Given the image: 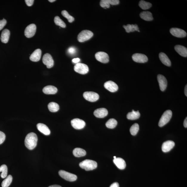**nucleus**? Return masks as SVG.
Here are the masks:
<instances>
[{"label": "nucleus", "mask_w": 187, "mask_h": 187, "mask_svg": "<svg viewBox=\"0 0 187 187\" xmlns=\"http://www.w3.org/2000/svg\"><path fill=\"white\" fill-rule=\"evenodd\" d=\"M38 140L37 135L35 133H29L25 137L24 143L26 147L29 150L33 149L37 145Z\"/></svg>", "instance_id": "f257e3e1"}, {"label": "nucleus", "mask_w": 187, "mask_h": 187, "mask_svg": "<svg viewBox=\"0 0 187 187\" xmlns=\"http://www.w3.org/2000/svg\"><path fill=\"white\" fill-rule=\"evenodd\" d=\"M79 166L86 171L93 170L97 167L98 164L95 161L86 160L80 163Z\"/></svg>", "instance_id": "f03ea898"}, {"label": "nucleus", "mask_w": 187, "mask_h": 187, "mask_svg": "<svg viewBox=\"0 0 187 187\" xmlns=\"http://www.w3.org/2000/svg\"><path fill=\"white\" fill-rule=\"evenodd\" d=\"M93 32L88 30H84L81 31L77 36L78 41L83 42L87 41L91 38L93 36Z\"/></svg>", "instance_id": "7ed1b4c3"}, {"label": "nucleus", "mask_w": 187, "mask_h": 187, "mask_svg": "<svg viewBox=\"0 0 187 187\" xmlns=\"http://www.w3.org/2000/svg\"><path fill=\"white\" fill-rule=\"evenodd\" d=\"M172 116V112L170 110H167L165 111L161 117L159 122V126L162 127L167 124L170 120Z\"/></svg>", "instance_id": "20e7f679"}, {"label": "nucleus", "mask_w": 187, "mask_h": 187, "mask_svg": "<svg viewBox=\"0 0 187 187\" xmlns=\"http://www.w3.org/2000/svg\"><path fill=\"white\" fill-rule=\"evenodd\" d=\"M59 174L63 179L69 182L75 181L77 178L76 175L64 170L60 171Z\"/></svg>", "instance_id": "39448f33"}, {"label": "nucleus", "mask_w": 187, "mask_h": 187, "mask_svg": "<svg viewBox=\"0 0 187 187\" xmlns=\"http://www.w3.org/2000/svg\"><path fill=\"white\" fill-rule=\"evenodd\" d=\"M74 70L76 72L83 75L86 74L89 72V68L86 64L81 63L77 64L74 66Z\"/></svg>", "instance_id": "423d86ee"}, {"label": "nucleus", "mask_w": 187, "mask_h": 187, "mask_svg": "<svg viewBox=\"0 0 187 187\" xmlns=\"http://www.w3.org/2000/svg\"><path fill=\"white\" fill-rule=\"evenodd\" d=\"M84 98L89 101L94 102L99 98V95L98 93L92 92H86L83 94Z\"/></svg>", "instance_id": "0eeeda50"}, {"label": "nucleus", "mask_w": 187, "mask_h": 187, "mask_svg": "<svg viewBox=\"0 0 187 187\" xmlns=\"http://www.w3.org/2000/svg\"><path fill=\"white\" fill-rule=\"evenodd\" d=\"M42 61L47 68H50L53 67L54 61L51 55L49 53L45 54L43 57Z\"/></svg>", "instance_id": "6e6552de"}, {"label": "nucleus", "mask_w": 187, "mask_h": 187, "mask_svg": "<svg viewBox=\"0 0 187 187\" xmlns=\"http://www.w3.org/2000/svg\"><path fill=\"white\" fill-rule=\"evenodd\" d=\"M36 27L35 24H32L26 28L24 34L26 37L31 38L35 35L36 31Z\"/></svg>", "instance_id": "1a4fd4ad"}, {"label": "nucleus", "mask_w": 187, "mask_h": 187, "mask_svg": "<svg viewBox=\"0 0 187 187\" xmlns=\"http://www.w3.org/2000/svg\"><path fill=\"white\" fill-rule=\"evenodd\" d=\"M170 33L173 36L177 38H184L187 35L186 32L184 30L177 28H172L170 30Z\"/></svg>", "instance_id": "9d476101"}, {"label": "nucleus", "mask_w": 187, "mask_h": 187, "mask_svg": "<svg viewBox=\"0 0 187 187\" xmlns=\"http://www.w3.org/2000/svg\"><path fill=\"white\" fill-rule=\"evenodd\" d=\"M96 59L97 61L102 63H108L109 61V57L108 54L104 52H98L95 55Z\"/></svg>", "instance_id": "9b49d317"}, {"label": "nucleus", "mask_w": 187, "mask_h": 187, "mask_svg": "<svg viewBox=\"0 0 187 187\" xmlns=\"http://www.w3.org/2000/svg\"><path fill=\"white\" fill-rule=\"evenodd\" d=\"M71 124L73 127L77 130H80L84 127L86 123L83 120L76 118L71 121Z\"/></svg>", "instance_id": "f8f14e48"}, {"label": "nucleus", "mask_w": 187, "mask_h": 187, "mask_svg": "<svg viewBox=\"0 0 187 187\" xmlns=\"http://www.w3.org/2000/svg\"><path fill=\"white\" fill-rule=\"evenodd\" d=\"M132 58L133 61L137 63H145L148 61L147 56L141 53L134 54L132 55Z\"/></svg>", "instance_id": "ddd939ff"}, {"label": "nucleus", "mask_w": 187, "mask_h": 187, "mask_svg": "<svg viewBox=\"0 0 187 187\" xmlns=\"http://www.w3.org/2000/svg\"><path fill=\"white\" fill-rule=\"evenodd\" d=\"M120 3L118 0H101L100 2L101 7L105 8H109L110 5H116Z\"/></svg>", "instance_id": "4468645a"}, {"label": "nucleus", "mask_w": 187, "mask_h": 187, "mask_svg": "<svg viewBox=\"0 0 187 187\" xmlns=\"http://www.w3.org/2000/svg\"><path fill=\"white\" fill-rule=\"evenodd\" d=\"M157 80L161 91H164L167 86V81L166 79L163 75L159 74L157 76Z\"/></svg>", "instance_id": "2eb2a0df"}, {"label": "nucleus", "mask_w": 187, "mask_h": 187, "mask_svg": "<svg viewBox=\"0 0 187 187\" xmlns=\"http://www.w3.org/2000/svg\"><path fill=\"white\" fill-rule=\"evenodd\" d=\"M104 86L105 89L111 92L117 91L118 89V86L117 84L112 81H109L105 83Z\"/></svg>", "instance_id": "dca6fc26"}, {"label": "nucleus", "mask_w": 187, "mask_h": 187, "mask_svg": "<svg viewBox=\"0 0 187 187\" xmlns=\"http://www.w3.org/2000/svg\"><path fill=\"white\" fill-rule=\"evenodd\" d=\"M175 143L172 141H167L163 143L162 146V150L163 152H169L175 146Z\"/></svg>", "instance_id": "f3484780"}, {"label": "nucleus", "mask_w": 187, "mask_h": 187, "mask_svg": "<svg viewBox=\"0 0 187 187\" xmlns=\"http://www.w3.org/2000/svg\"><path fill=\"white\" fill-rule=\"evenodd\" d=\"M108 112L106 109L102 108L96 109L94 114L97 118H104L108 115Z\"/></svg>", "instance_id": "a211bd4d"}, {"label": "nucleus", "mask_w": 187, "mask_h": 187, "mask_svg": "<svg viewBox=\"0 0 187 187\" xmlns=\"http://www.w3.org/2000/svg\"><path fill=\"white\" fill-rule=\"evenodd\" d=\"M42 51L40 49H36L34 51L30 57L31 61L33 62L39 61L41 56Z\"/></svg>", "instance_id": "6ab92c4d"}, {"label": "nucleus", "mask_w": 187, "mask_h": 187, "mask_svg": "<svg viewBox=\"0 0 187 187\" xmlns=\"http://www.w3.org/2000/svg\"><path fill=\"white\" fill-rule=\"evenodd\" d=\"M113 162L118 169H123L126 168V164L125 161L121 158H117L114 159Z\"/></svg>", "instance_id": "aec40b11"}, {"label": "nucleus", "mask_w": 187, "mask_h": 187, "mask_svg": "<svg viewBox=\"0 0 187 187\" xmlns=\"http://www.w3.org/2000/svg\"><path fill=\"white\" fill-rule=\"evenodd\" d=\"M38 129L45 135H49L50 134V131L48 127L44 124L39 123L37 125Z\"/></svg>", "instance_id": "412c9836"}, {"label": "nucleus", "mask_w": 187, "mask_h": 187, "mask_svg": "<svg viewBox=\"0 0 187 187\" xmlns=\"http://www.w3.org/2000/svg\"><path fill=\"white\" fill-rule=\"evenodd\" d=\"M58 89L54 86L49 85L45 87L43 89V92L46 94H54L57 93Z\"/></svg>", "instance_id": "4be33fe9"}, {"label": "nucleus", "mask_w": 187, "mask_h": 187, "mask_svg": "<svg viewBox=\"0 0 187 187\" xmlns=\"http://www.w3.org/2000/svg\"><path fill=\"white\" fill-rule=\"evenodd\" d=\"M174 48L179 54L184 57L187 56V49L185 47L181 45H176Z\"/></svg>", "instance_id": "5701e85b"}, {"label": "nucleus", "mask_w": 187, "mask_h": 187, "mask_svg": "<svg viewBox=\"0 0 187 187\" xmlns=\"http://www.w3.org/2000/svg\"><path fill=\"white\" fill-rule=\"evenodd\" d=\"M10 35V32L9 30L7 29L4 30L1 34V41L4 44L7 43L9 41Z\"/></svg>", "instance_id": "b1692460"}, {"label": "nucleus", "mask_w": 187, "mask_h": 187, "mask_svg": "<svg viewBox=\"0 0 187 187\" xmlns=\"http://www.w3.org/2000/svg\"><path fill=\"white\" fill-rule=\"evenodd\" d=\"M159 58L163 64L167 66H170L171 62L168 57L164 53L161 52L159 54Z\"/></svg>", "instance_id": "393cba45"}, {"label": "nucleus", "mask_w": 187, "mask_h": 187, "mask_svg": "<svg viewBox=\"0 0 187 187\" xmlns=\"http://www.w3.org/2000/svg\"><path fill=\"white\" fill-rule=\"evenodd\" d=\"M140 18L146 21H152L153 20V17L151 12L148 11L143 12L140 14Z\"/></svg>", "instance_id": "a878e982"}, {"label": "nucleus", "mask_w": 187, "mask_h": 187, "mask_svg": "<svg viewBox=\"0 0 187 187\" xmlns=\"http://www.w3.org/2000/svg\"><path fill=\"white\" fill-rule=\"evenodd\" d=\"M73 154L75 157H79L85 156L86 152L85 150L81 148H77L73 150Z\"/></svg>", "instance_id": "bb28decb"}, {"label": "nucleus", "mask_w": 187, "mask_h": 187, "mask_svg": "<svg viewBox=\"0 0 187 187\" xmlns=\"http://www.w3.org/2000/svg\"><path fill=\"white\" fill-rule=\"evenodd\" d=\"M140 114L138 111L132 110V112H129L127 115V118L129 120H135L139 119Z\"/></svg>", "instance_id": "cd10ccee"}, {"label": "nucleus", "mask_w": 187, "mask_h": 187, "mask_svg": "<svg viewBox=\"0 0 187 187\" xmlns=\"http://www.w3.org/2000/svg\"><path fill=\"white\" fill-rule=\"evenodd\" d=\"M123 27L125 29L127 33H130V32H133L135 31H138L139 28L138 26L136 24H128L127 25H123Z\"/></svg>", "instance_id": "c85d7f7f"}, {"label": "nucleus", "mask_w": 187, "mask_h": 187, "mask_svg": "<svg viewBox=\"0 0 187 187\" xmlns=\"http://www.w3.org/2000/svg\"><path fill=\"white\" fill-rule=\"evenodd\" d=\"M48 108L51 112H55L59 110V106L57 103L52 102L49 104Z\"/></svg>", "instance_id": "c756f323"}, {"label": "nucleus", "mask_w": 187, "mask_h": 187, "mask_svg": "<svg viewBox=\"0 0 187 187\" xmlns=\"http://www.w3.org/2000/svg\"><path fill=\"white\" fill-rule=\"evenodd\" d=\"M139 5L141 9L143 10L149 9L152 7V4L149 2L144 1H141L139 2Z\"/></svg>", "instance_id": "7c9ffc66"}, {"label": "nucleus", "mask_w": 187, "mask_h": 187, "mask_svg": "<svg viewBox=\"0 0 187 187\" xmlns=\"http://www.w3.org/2000/svg\"><path fill=\"white\" fill-rule=\"evenodd\" d=\"M118 123L117 120L114 119H111L106 122V126L109 129H113L117 126Z\"/></svg>", "instance_id": "2f4dec72"}, {"label": "nucleus", "mask_w": 187, "mask_h": 187, "mask_svg": "<svg viewBox=\"0 0 187 187\" xmlns=\"http://www.w3.org/2000/svg\"><path fill=\"white\" fill-rule=\"evenodd\" d=\"M13 177L11 175H9L6 177L1 183L2 187H8L10 185L12 181Z\"/></svg>", "instance_id": "473e14b6"}, {"label": "nucleus", "mask_w": 187, "mask_h": 187, "mask_svg": "<svg viewBox=\"0 0 187 187\" xmlns=\"http://www.w3.org/2000/svg\"><path fill=\"white\" fill-rule=\"evenodd\" d=\"M8 169L7 166L5 165H3L0 167V172H2L1 176L2 178H4L7 177Z\"/></svg>", "instance_id": "72a5a7b5"}, {"label": "nucleus", "mask_w": 187, "mask_h": 187, "mask_svg": "<svg viewBox=\"0 0 187 187\" xmlns=\"http://www.w3.org/2000/svg\"><path fill=\"white\" fill-rule=\"evenodd\" d=\"M54 22L56 25L59 26L61 27L62 28L66 27V24L59 16H56L55 17Z\"/></svg>", "instance_id": "f704fd0d"}, {"label": "nucleus", "mask_w": 187, "mask_h": 187, "mask_svg": "<svg viewBox=\"0 0 187 187\" xmlns=\"http://www.w3.org/2000/svg\"><path fill=\"white\" fill-rule=\"evenodd\" d=\"M139 129V125L138 124L135 123L131 126L130 129L131 134L133 135H136Z\"/></svg>", "instance_id": "c9c22d12"}, {"label": "nucleus", "mask_w": 187, "mask_h": 187, "mask_svg": "<svg viewBox=\"0 0 187 187\" xmlns=\"http://www.w3.org/2000/svg\"><path fill=\"white\" fill-rule=\"evenodd\" d=\"M61 14L62 16H64L67 19L69 22L71 23L75 20L74 18L71 16L68 13L66 10H64L62 11Z\"/></svg>", "instance_id": "e433bc0d"}, {"label": "nucleus", "mask_w": 187, "mask_h": 187, "mask_svg": "<svg viewBox=\"0 0 187 187\" xmlns=\"http://www.w3.org/2000/svg\"><path fill=\"white\" fill-rule=\"evenodd\" d=\"M6 135L4 133L0 131V145L4 143L5 140Z\"/></svg>", "instance_id": "4c0bfd02"}, {"label": "nucleus", "mask_w": 187, "mask_h": 187, "mask_svg": "<svg viewBox=\"0 0 187 187\" xmlns=\"http://www.w3.org/2000/svg\"><path fill=\"white\" fill-rule=\"evenodd\" d=\"M68 52L70 55H74L76 52V49L74 47H71L68 49Z\"/></svg>", "instance_id": "58836bf2"}, {"label": "nucleus", "mask_w": 187, "mask_h": 187, "mask_svg": "<svg viewBox=\"0 0 187 187\" xmlns=\"http://www.w3.org/2000/svg\"><path fill=\"white\" fill-rule=\"evenodd\" d=\"M6 23H7V21L5 19H3V20H0V30H1L3 29Z\"/></svg>", "instance_id": "ea45409f"}, {"label": "nucleus", "mask_w": 187, "mask_h": 187, "mask_svg": "<svg viewBox=\"0 0 187 187\" xmlns=\"http://www.w3.org/2000/svg\"><path fill=\"white\" fill-rule=\"evenodd\" d=\"M25 3L28 6H31L33 5L34 0H25Z\"/></svg>", "instance_id": "a19ab883"}, {"label": "nucleus", "mask_w": 187, "mask_h": 187, "mask_svg": "<svg viewBox=\"0 0 187 187\" xmlns=\"http://www.w3.org/2000/svg\"><path fill=\"white\" fill-rule=\"evenodd\" d=\"M80 61V59L79 58H76L72 60V62L74 63H78V62Z\"/></svg>", "instance_id": "79ce46f5"}, {"label": "nucleus", "mask_w": 187, "mask_h": 187, "mask_svg": "<svg viewBox=\"0 0 187 187\" xmlns=\"http://www.w3.org/2000/svg\"><path fill=\"white\" fill-rule=\"evenodd\" d=\"M110 187H119V184L117 182H115L111 184Z\"/></svg>", "instance_id": "37998d69"}, {"label": "nucleus", "mask_w": 187, "mask_h": 187, "mask_svg": "<svg viewBox=\"0 0 187 187\" xmlns=\"http://www.w3.org/2000/svg\"><path fill=\"white\" fill-rule=\"evenodd\" d=\"M184 126L186 128H187V117L185 119L184 122Z\"/></svg>", "instance_id": "c03bdc74"}, {"label": "nucleus", "mask_w": 187, "mask_h": 187, "mask_svg": "<svg viewBox=\"0 0 187 187\" xmlns=\"http://www.w3.org/2000/svg\"><path fill=\"white\" fill-rule=\"evenodd\" d=\"M184 92H185V95H186V96H187V85H186V87H185V88Z\"/></svg>", "instance_id": "a18cd8bd"}, {"label": "nucleus", "mask_w": 187, "mask_h": 187, "mask_svg": "<svg viewBox=\"0 0 187 187\" xmlns=\"http://www.w3.org/2000/svg\"><path fill=\"white\" fill-rule=\"evenodd\" d=\"M48 187H61V186L59 185H54Z\"/></svg>", "instance_id": "49530a36"}, {"label": "nucleus", "mask_w": 187, "mask_h": 187, "mask_svg": "<svg viewBox=\"0 0 187 187\" xmlns=\"http://www.w3.org/2000/svg\"><path fill=\"white\" fill-rule=\"evenodd\" d=\"M49 1L51 3H52V2L55 1V0H49Z\"/></svg>", "instance_id": "de8ad7c7"}, {"label": "nucleus", "mask_w": 187, "mask_h": 187, "mask_svg": "<svg viewBox=\"0 0 187 187\" xmlns=\"http://www.w3.org/2000/svg\"><path fill=\"white\" fill-rule=\"evenodd\" d=\"M114 159H115L116 158H117V157H116V156H114Z\"/></svg>", "instance_id": "09e8293b"}]
</instances>
